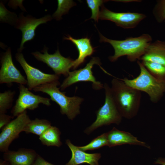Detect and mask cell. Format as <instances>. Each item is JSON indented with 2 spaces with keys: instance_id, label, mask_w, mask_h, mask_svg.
Segmentation results:
<instances>
[{
  "instance_id": "cell-19",
  "label": "cell",
  "mask_w": 165,
  "mask_h": 165,
  "mask_svg": "<svg viewBox=\"0 0 165 165\" xmlns=\"http://www.w3.org/2000/svg\"><path fill=\"white\" fill-rule=\"evenodd\" d=\"M61 134V132L58 128L51 126L39 136V139L44 145L60 147L62 145Z\"/></svg>"
},
{
  "instance_id": "cell-22",
  "label": "cell",
  "mask_w": 165,
  "mask_h": 165,
  "mask_svg": "<svg viewBox=\"0 0 165 165\" xmlns=\"http://www.w3.org/2000/svg\"><path fill=\"white\" fill-rule=\"evenodd\" d=\"M107 133H104L92 140L89 144L83 146H78L81 150L85 151L99 148L108 146Z\"/></svg>"
},
{
  "instance_id": "cell-30",
  "label": "cell",
  "mask_w": 165,
  "mask_h": 165,
  "mask_svg": "<svg viewBox=\"0 0 165 165\" xmlns=\"http://www.w3.org/2000/svg\"><path fill=\"white\" fill-rule=\"evenodd\" d=\"M156 163L162 165H165V159L162 158L159 159L156 162Z\"/></svg>"
},
{
  "instance_id": "cell-3",
  "label": "cell",
  "mask_w": 165,
  "mask_h": 165,
  "mask_svg": "<svg viewBox=\"0 0 165 165\" xmlns=\"http://www.w3.org/2000/svg\"><path fill=\"white\" fill-rule=\"evenodd\" d=\"M60 84L58 80L38 86L33 89L35 92L46 93L50 97V99L55 102L60 107L62 115H66L68 119L73 120L80 113V105L83 99L78 96L69 97L65 93L60 90L57 86Z\"/></svg>"
},
{
  "instance_id": "cell-6",
  "label": "cell",
  "mask_w": 165,
  "mask_h": 165,
  "mask_svg": "<svg viewBox=\"0 0 165 165\" xmlns=\"http://www.w3.org/2000/svg\"><path fill=\"white\" fill-rule=\"evenodd\" d=\"M101 64L98 57H93L83 68L70 72L68 76L61 84L60 89L63 90L74 83L82 81L92 82L93 87L95 90H100L104 88L103 84L96 80L92 70L94 64L98 65L101 68Z\"/></svg>"
},
{
  "instance_id": "cell-8",
  "label": "cell",
  "mask_w": 165,
  "mask_h": 165,
  "mask_svg": "<svg viewBox=\"0 0 165 165\" xmlns=\"http://www.w3.org/2000/svg\"><path fill=\"white\" fill-rule=\"evenodd\" d=\"M42 52L43 54L38 51L31 54L38 60L46 63L51 68L55 74L59 76L61 75L67 77L68 76L70 69L73 67L74 60L63 56L58 49L54 53L49 54L48 48L45 46Z\"/></svg>"
},
{
  "instance_id": "cell-12",
  "label": "cell",
  "mask_w": 165,
  "mask_h": 165,
  "mask_svg": "<svg viewBox=\"0 0 165 165\" xmlns=\"http://www.w3.org/2000/svg\"><path fill=\"white\" fill-rule=\"evenodd\" d=\"M52 19L51 16L49 15L36 19L29 16H24L22 13L20 14L14 23L16 28L20 29L22 32V38L20 47L18 49L19 52L20 53L23 50L25 42L34 38L37 27L41 24L50 21Z\"/></svg>"
},
{
  "instance_id": "cell-28",
  "label": "cell",
  "mask_w": 165,
  "mask_h": 165,
  "mask_svg": "<svg viewBox=\"0 0 165 165\" xmlns=\"http://www.w3.org/2000/svg\"><path fill=\"white\" fill-rule=\"evenodd\" d=\"M32 165H54L45 160L39 155H37L36 158Z\"/></svg>"
},
{
  "instance_id": "cell-11",
  "label": "cell",
  "mask_w": 165,
  "mask_h": 165,
  "mask_svg": "<svg viewBox=\"0 0 165 165\" xmlns=\"http://www.w3.org/2000/svg\"><path fill=\"white\" fill-rule=\"evenodd\" d=\"M16 59L20 64L26 75L28 88L30 90L41 85L58 80L59 79L58 75L44 73L29 65L21 53L16 54Z\"/></svg>"
},
{
  "instance_id": "cell-15",
  "label": "cell",
  "mask_w": 165,
  "mask_h": 165,
  "mask_svg": "<svg viewBox=\"0 0 165 165\" xmlns=\"http://www.w3.org/2000/svg\"><path fill=\"white\" fill-rule=\"evenodd\" d=\"M37 155L33 149L21 148L16 151L9 150L4 152L3 158L10 165H32Z\"/></svg>"
},
{
  "instance_id": "cell-20",
  "label": "cell",
  "mask_w": 165,
  "mask_h": 165,
  "mask_svg": "<svg viewBox=\"0 0 165 165\" xmlns=\"http://www.w3.org/2000/svg\"><path fill=\"white\" fill-rule=\"evenodd\" d=\"M51 126L50 122L47 119L35 118L29 122L25 126L24 132L39 136Z\"/></svg>"
},
{
  "instance_id": "cell-25",
  "label": "cell",
  "mask_w": 165,
  "mask_h": 165,
  "mask_svg": "<svg viewBox=\"0 0 165 165\" xmlns=\"http://www.w3.org/2000/svg\"><path fill=\"white\" fill-rule=\"evenodd\" d=\"M152 14L159 23L165 22V0H158L152 10Z\"/></svg>"
},
{
  "instance_id": "cell-26",
  "label": "cell",
  "mask_w": 165,
  "mask_h": 165,
  "mask_svg": "<svg viewBox=\"0 0 165 165\" xmlns=\"http://www.w3.org/2000/svg\"><path fill=\"white\" fill-rule=\"evenodd\" d=\"M86 2L88 7L91 9L92 15L90 19H93L96 21H98L99 19L100 11L99 7L102 6L104 3L107 0H86Z\"/></svg>"
},
{
  "instance_id": "cell-1",
  "label": "cell",
  "mask_w": 165,
  "mask_h": 165,
  "mask_svg": "<svg viewBox=\"0 0 165 165\" xmlns=\"http://www.w3.org/2000/svg\"><path fill=\"white\" fill-rule=\"evenodd\" d=\"M111 85L110 88L113 99L122 117L131 119L135 117L140 106L141 92L117 78L112 80Z\"/></svg>"
},
{
  "instance_id": "cell-13",
  "label": "cell",
  "mask_w": 165,
  "mask_h": 165,
  "mask_svg": "<svg viewBox=\"0 0 165 165\" xmlns=\"http://www.w3.org/2000/svg\"><path fill=\"white\" fill-rule=\"evenodd\" d=\"M1 63L0 84L10 85L13 82H15L19 84H27V80L13 63L10 48H8L6 51L2 55Z\"/></svg>"
},
{
  "instance_id": "cell-14",
  "label": "cell",
  "mask_w": 165,
  "mask_h": 165,
  "mask_svg": "<svg viewBox=\"0 0 165 165\" xmlns=\"http://www.w3.org/2000/svg\"><path fill=\"white\" fill-rule=\"evenodd\" d=\"M66 144L71 151L72 157L65 165H78L85 163L99 165L98 161L101 157V153L86 152L72 144L68 139L66 140Z\"/></svg>"
},
{
  "instance_id": "cell-23",
  "label": "cell",
  "mask_w": 165,
  "mask_h": 165,
  "mask_svg": "<svg viewBox=\"0 0 165 165\" xmlns=\"http://www.w3.org/2000/svg\"><path fill=\"white\" fill-rule=\"evenodd\" d=\"M15 94L10 90L0 93V114L6 113L11 107Z\"/></svg>"
},
{
  "instance_id": "cell-24",
  "label": "cell",
  "mask_w": 165,
  "mask_h": 165,
  "mask_svg": "<svg viewBox=\"0 0 165 165\" xmlns=\"http://www.w3.org/2000/svg\"><path fill=\"white\" fill-rule=\"evenodd\" d=\"M58 7L56 11L53 15V17L57 20H60L61 16L67 13L70 9L75 5L72 0H58Z\"/></svg>"
},
{
  "instance_id": "cell-29",
  "label": "cell",
  "mask_w": 165,
  "mask_h": 165,
  "mask_svg": "<svg viewBox=\"0 0 165 165\" xmlns=\"http://www.w3.org/2000/svg\"><path fill=\"white\" fill-rule=\"evenodd\" d=\"M113 1L122 2L124 3H128L130 2H141V0H113Z\"/></svg>"
},
{
  "instance_id": "cell-27",
  "label": "cell",
  "mask_w": 165,
  "mask_h": 165,
  "mask_svg": "<svg viewBox=\"0 0 165 165\" xmlns=\"http://www.w3.org/2000/svg\"><path fill=\"white\" fill-rule=\"evenodd\" d=\"M13 118L12 116L6 113L0 114V129L2 130L7 125Z\"/></svg>"
},
{
  "instance_id": "cell-18",
  "label": "cell",
  "mask_w": 165,
  "mask_h": 165,
  "mask_svg": "<svg viewBox=\"0 0 165 165\" xmlns=\"http://www.w3.org/2000/svg\"><path fill=\"white\" fill-rule=\"evenodd\" d=\"M140 60L165 65V41L156 40L151 42Z\"/></svg>"
},
{
  "instance_id": "cell-2",
  "label": "cell",
  "mask_w": 165,
  "mask_h": 165,
  "mask_svg": "<svg viewBox=\"0 0 165 165\" xmlns=\"http://www.w3.org/2000/svg\"><path fill=\"white\" fill-rule=\"evenodd\" d=\"M99 33L100 41L109 43L114 49V54L109 57L111 62L115 61L123 56H126L131 62L140 60L152 40L151 36L146 33L138 37H129L119 40L108 38Z\"/></svg>"
},
{
  "instance_id": "cell-7",
  "label": "cell",
  "mask_w": 165,
  "mask_h": 165,
  "mask_svg": "<svg viewBox=\"0 0 165 165\" xmlns=\"http://www.w3.org/2000/svg\"><path fill=\"white\" fill-rule=\"evenodd\" d=\"M19 94L11 113L17 116L28 109L34 110L38 107L40 104L47 106L51 105L50 99L35 95L22 84H19Z\"/></svg>"
},
{
  "instance_id": "cell-4",
  "label": "cell",
  "mask_w": 165,
  "mask_h": 165,
  "mask_svg": "<svg viewBox=\"0 0 165 165\" xmlns=\"http://www.w3.org/2000/svg\"><path fill=\"white\" fill-rule=\"evenodd\" d=\"M140 69L139 75L132 79L125 78L122 80L127 85L146 93L153 103L158 102L165 93V81L160 80L152 75L139 60L137 61Z\"/></svg>"
},
{
  "instance_id": "cell-9",
  "label": "cell",
  "mask_w": 165,
  "mask_h": 165,
  "mask_svg": "<svg viewBox=\"0 0 165 165\" xmlns=\"http://www.w3.org/2000/svg\"><path fill=\"white\" fill-rule=\"evenodd\" d=\"M31 120L27 111L16 116L2 129L0 134V151L5 152L9 150V146L20 133L24 132L27 124Z\"/></svg>"
},
{
  "instance_id": "cell-5",
  "label": "cell",
  "mask_w": 165,
  "mask_h": 165,
  "mask_svg": "<svg viewBox=\"0 0 165 165\" xmlns=\"http://www.w3.org/2000/svg\"><path fill=\"white\" fill-rule=\"evenodd\" d=\"M105 99L104 105L97 111L95 121L84 131L89 134L97 128L103 126L115 123L119 125L122 117L119 113L113 99L111 88L106 83L104 85Z\"/></svg>"
},
{
  "instance_id": "cell-10",
  "label": "cell",
  "mask_w": 165,
  "mask_h": 165,
  "mask_svg": "<svg viewBox=\"0 0 165 165\" xmlns=\"http://www.w3.org/2000/svg\"><path fill=\"white\" fill-rule=\"evenodd\" d=\"M146 17L143 13L129 12H115L111 11L103 5L100 11L99 19L114 22L117 26L125 29L136 27Z\"/></svg>"
},
{
  "instance_id": "cell-31",
  "label": "cell",
  "mask_w": 165,
  "mask_h": 165,
  "mask_svg": "<svg viewBox=\"0 0 165 165\" xmlns=\"http://www.w3.org/2000/svg\"><path fill=\"white\" fill-rule=\"evenodd\" d=\"M0 165H10L7 161L2 159L0 160Z\"/></svg>"
},
{
  "instance_id": "cell-32",
  "label": "cell",
  "mask_w": 165,
  "mask_h": 165,
  "mask_svg": "<svg viewBox=\"0 0 165 165\" xmlns=\"http://www.w3.org/2000/svg\"></svg>"
},
{
  "instance_id": "cell-16",
  "label": "cell",
  "mask_w": 165,
  "mask_h": 165,
  "mask_svg": "<svg viewBox=\"0 0 165 165\" xmlns=\"http://www.w3.org/2000/svg\"><path fill=\"white\" fill-rule=\"evenodd\" d=\"M108 146L109 147L124 144L141 145L149 148L145 142L138 140L129 132L119 130L115 127L107 133Z\"/></svg>"
},
{
  "instance_id": "cell-21",
  "label": "cell",
  "mask_w": 165,
  "mask_h": 165,
  "mask_svg": "<svg viewBox=\"0 0 165 165\" xmlns=\"http://www.w3.org/2000/svg\"><path fill=\"white\" fill-rule=\"evenodd\" d=\"M149 72L157 79L165 81V65L154 62L141 61Z\"/></svg>"
},
{
  "instance_id": "cell-17",
  "label": "cell",
  "mask_w": 165,
  "mask_h": 165,
  "mask_svg": "<svg viewBox=\"0 0 165 165\" xmlns=\"http://www.w3.org/2000/svg\"><path fill=\"white\" fill-rule=\"evenodd\" d=\"M64 40L71 41L76 46L79 52L78 58L74 60L73 68L76 69L83 64L88 56H90L95 51L94 48L91 44L90 39L87 37L80 39H75L70 35L64 38Z\"/></svg>"
}]
</instances>
